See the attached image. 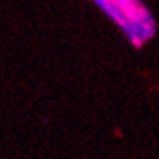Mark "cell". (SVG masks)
<instances>
[{
  "instance_id": "6da1fadb",
  "label": "cell",
  "mask_w": 159,
  "mask_h": 159,
  "mask_svg": "<svg viewBox=\"0 0 159 159\" xmlns=\"http://www.w3.org/2000/svg\"><path fill=\"white\" fill-rule=\"evenodd\" d=\"M99 8L117 25L128 41L133 46L140 47L146 41H149L156 33V21L151 16L149 10L140 2H130V0H99L96 2Z\"/></svg>"
}]
</instances>
